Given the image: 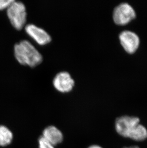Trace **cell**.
Masks as SVG:
<instances>
[{
	"instance_id": "obj_4",
	"label": "cell",
	"mask_w": 147,
	"mask_h": 148,
	"mask_svg": "<svg viewBox=\"0 0 147 148\" xmlns=\"http://www.w3.org/2000/svg\"><path fill=\"white\" fill-rule=\"evenodd\" d=\"M136 16L133 7L128 3H121L115 8L113 17L115 22L118 25L128 23Z\"/></svg>"
},
{
	"instance_id": "obj_11",
	"label": "cell",
	"mask_w": 147,
	"mask_h": 148,
	"mask_svg": "<svg viewBox=\"0 0 147 148\" xmlns=\"http://www.w3.org/2000/svg\"><path fill=\"white\" fill-rule=\"evenodd\" d=\"M14 0H0V10L7 9Z\"/></svg>"
},
{
	"instance_id": "obj_10",
	"label": "cell",
	"mask_w": 147,
	"mask_h": 148,
	"mask_svg": "<svg viewBox=\"0 0 147 148\" xmlns=\"http://www.w3.org/2000/svg\"><path fill=\"white\" fill-rule=\"evenodd\" d=\"M38 146L39 148H55L54 146L42 135L38 138Z\"/></svg>"
},
{
	"instance_id": "obj_9",
	"label": "cell",
	"mask_w": 147,
	"mask_h": 148,
	"mask_svg": "<svg viewBox=\"0 0 147 148\" xmlns=\"http://www.w3.org/2000/svg\"><path fill=\"white\" fill-rule=\"evenodd\" d=\"M13 133L7 127L0 125V146L5 147L13 141Z\"/></svg>"
},
{
	"instance_id": "obj_3",
	"label": "cell",
	"mask_w": 147,
	"mask_h": 148,
	"mask_svg": "<svg viewBox=\"0 0 147 148\" xmlns=\"http://www.w3.org/2000/svg\"><path fill=\"white\" fill-rule=\"evenodd\" d=\"M7 15L12 25L16 29L20 30L25 27L27 13L23 3L14 1L7 9Z\"/></svg>"
},
{
	"instance_id": "obj_1",
	"label": "cell",
	"mask_w": 147,
	"mask_h": 148,
	"mask_svg": "<svg viewBox=\"0 0 147 148\" xmlns=\"http://www.w3.org/2000/svg\"><path fill=\"white\" fill-rule=\"evenodd\" d=\"M134 116H123L116 119L115 128L121 136L133 140L142 141L147 138V129Z\"/></svg>"
},
{
	"instance_id": "obj_12",
	"label": "cell",
	"mask_w": 147,
	"mask_h": 148,
	"mask_svg": "<svg viewBox=\"0 0 147 148\" xmlns=\"http://www.w3.org/2000/svg\"><path fill=\"white\" fill-rule=\"evenodd\" d=\"M88 148H103L101 147L100 146L98 145H92L88 147Z\"/></svg>"
},
{
	"instance_id": "obj_13",
	"label": "cell",
	"mask_w": 147,
	"mask_h": 148,
	"mask_svg": "<svg viewBox=\"0 0 147 148\" xmlns=\"http://www.w3.org/2000/svg\"><path fill=\"white\" fill-rule=\"evenodd\" d=\"M123 148H140L137 146H129V147H125Z\"/></svg>"
},
{
	"instance_id": "obj_2",
	"label": "cell",
	"mask_w": 147,
	"mask_h": 148,
	"mask_svg": "<svg viewBox=\"0 0 147 148\" xmlns=\"http://www.w3.org/2000/svg\"><path fill=\"white\" fill-rule=\"evenodd\" d=\"M14 53L16 60L22 65L35 67L43 61L41 53L29 41L25 40L15 44Z\"/></svg>"
},
{
	"instance_id": "obj_7",
	"label": "cell",
	"mask_w": 147,
	"mask_h": 148,
	"mask_svg": "<svg viewBox=\"0 0 147 148\" xmlns=\"http://www.w3.org/2000/svg\"><path fill=\"white\" fill-rule=\"evenodd\" d=\"M119 37L121 45L127 51L133 53L137 49L140 39L135 33L129 30H124L120 33Z\"/></svg>"
},
{
	"instance_id": "obj_6",
	"label": "cell",
	"mask_w": 147,
	"mask_h": 148,
	"mask_svg": "<svg viewBox=\"0 0 147 148\" xmlns=\"http://www.w3.org/2000/svg\"><path fill=\"white\" fill-rule=\"evenodd\" d=\"M25 30L27 35L39 45L44 46L51 41V37L47 32L33 24L25 25Z\"/></svg>"
},
{
	"instance_id": "obj_8",
	"label": "cell",
	"mask_w": 147,
	"mask_h": 148,
	"mask_svg": "<svg viewBox=\"0 0 147 148\" xmlns=\"http://www.w3.org/2000/svg\"><path fill=\"white\" fill-rule=\"evenodd\" d=\"M42 136L54 146L61 143L64 140L63 133L54 126L46 127L44 130Z\"/></svg>"
},
{
	"instance_id": "obj_5",
	"label": "cell",
	"mask_w": 147,
	"mask_h": 148,
	"mask_svg": "<svg viewBox=\"0 0 147 148\" xmlns=\"http://www.w3.org/2000/svg\"><path fill=\"white\" fill-rule=\"evenodd\" d=\"M53 85L59 92L66 93L72 90L75 85V81L69 73L62 71L57 73L54 77Z\"/></svg>"
}]
</instances>
